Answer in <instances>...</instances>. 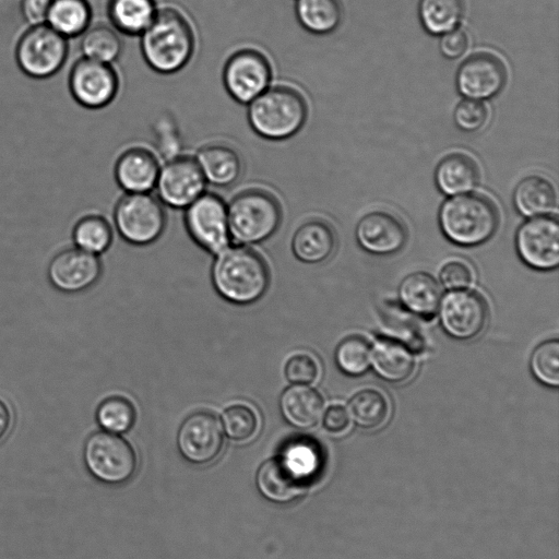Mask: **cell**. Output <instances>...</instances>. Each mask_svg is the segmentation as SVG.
<instances>
[{"instance_id": "3957f363", "label": "cell", "mask_w": 559, "mask_h": 559, "mask_svg": "<svg viewBox=\"0 0 559 559\" xmlns=\"http://www.w3.org/2000/svg\"><path fill=\"white\" fill-rule=\"evenodd\" d=\"M216 254L212 282L219 296L236 305H250L263 296L270 275L257 252L242 246H228Z\"/></svg>"}, {"instance_id": "2e32d148", "label": "cell", "mask_w": 559, "mask_h": 559, "mask_svg": "<svg viewBox=\"0 0 559 559\" xmlns=\"http://www.w3.org/2000/svg\"><path fill=\"white\" fill-rule=\"evenodd\" d=\"M438 310L445 333L462 341L477 336L488 317L484 298L474 292L463 289L448 293L441 299Z\"/></svg>"}, {"instance_id": "8fae6325", "label": "cell", "mask_w": 559, "mask_h": 559, "mask_svg": "<svg viewBox=\"0 0 559 559\" xmlns=\"http://www.w3.org/2000/svg\"><path fill=\"white\" fill-rule=\"evenodd\" d=\"M185 212L191 238L204 250L218 253L229 246L227 203L213 192H204Z\"/></svg>"}, {"instance_id": "836d02e7", "label": "cell", "mask_w": 559, "mask_h": 559, "mask_svg": "<svg viewBox=\"0 0 559 559\" xmlns=\"http://www.w3.org/2000/svg\"><path fill=\"white\" fill-rule=\"evenodd\" d=\"M348 412L358 426L371 429L385 421L389 404L385 396L378 390L365 389L352 397Z\"/></svg>"}, {"instance_id": "7bdbcfd3", "label": "cell", "mask_w": 559, "mask_h": 559, "mask_svg": "<svg viewBox=\"0 0 559 559\" xmlns=\"http://www.w3.org/2000/svg\"><path fill=\"white\" fill-rule=\"evenodd\" d=\"M52 0H21L20 9L24 20L33 25L46 23Z\"/></svg>"}, {"instance_id": "e575fe53", "label": "cell", "mask_w": 559, "mask_h": 559, "mask_svg": "<svg viewBox=\"0 0 559 559\" xmlns=\"http://www.w3.org/2000/svg\"><path fill=\"white\" fill-rule=\"evenodd\" d=\"M95 417L102 430L121 435L132 428L135 421V409L126 397L109 396L99 403Z\"/></svg>"}, {"instance_id": "484cf974", "label": "cell", "mask_w": 559, "mask_h": 559, "mask_svg": "<svg viewBox=\"0 0 559 559\" xmlns=\"http://www.w3.org/2000/svg\"><path fill=\"white\" fill-rule=\"evenodd\" d=\"M399 296L408 311L426 320L436 316L442 299L438 282L423 272L406 276L400 285Z\"/></svg>"}, {"instance_id": "4dcf8cb0", "label": "cell", "mask_w": 559, "mask_h": 559, "mask_svg": "<svg viewBox=\"0 0 559 559\" xmlns=\"http://www.w3.org/2000/svg\"><path fill=\"white\" fill-rule=\"evenodd\" d=\"M465 14V0H419L418 16L425 31L442 35L459 27Z\"/></svg>"}, {"instance_id": "e0dca14e", "label": "cell", "mask_w": 559, "mask_h": 559, "mask_svg": "<svg viewBox=\"0 0 559 559\" xmlns=\"http://www.w3.org/2000/svg\"><path fill=\"white\" fill-rule=\"evenodd\" d=\"M177 445L181 455L194 464L213 461L223 447V429L218 419L206 412L189 415L180 425Z\"/></svg>"}, {"instance_id": "ba28073f", "label": "cell", "mask_w": 559, "mask_h": 559, "mask_svg": "<svg viewBox=\"0 0 559 559\" xmlns=\"http://www.w3.org/2000/svg\"><path fill=\"white\" fill-rule=\"evenodd\" d=\"M164 204L151 192L126 193L115 206L114 222L128 242L145 246L154 242L166 224Z\"/></svg>"}, {"instance_id": "7a4b0ae2", "label": "cell", "mask_w": 559, "mask_h": 559, "mask_svg": "<svg viewBox=\"0 0 559 559\" xmlns=\"http://www.w3.org/2000/svg\"><path fill=\"white\" fill-rule=\"evenodd\" d=\"M308 112V103L301 91L287 83H272L248 104L247 117L259 136L283 141L302 129Z\"/></svg>"}, {"instance_id": "4316f807", "label": "cell", "mask_w": 559, "mask_h": 559, "mask_svg": "<svg viewBox=\"0 0 559 559\" xmlns=\"http://www.w3.org/2000/svg\"><path fill=\"white\" fill-rule=\"evenodd\" d=\"M513 203L524 216L549 214L557 203L556 190L548 179L537 175L527 176L515 186Z\"/></svg>"}, {"instance_id": "9c48e42d", "label": "cell", "mask_w": 559, "mask_h": 559, "mask_svg": "<svg viewBox=\"0 0 559 559\" xmlns=\"http://www.w3.org/2000/svg\"><path fill=\"white\" fill-rule=\"evenodd\" d=\"M68 51V38L44 23L31 26L21 36L15 48V59L26 75L46 79L62 68Z\"/></svg>"}, {"instance_id": "83f0119b", "label": "cell", "mask_w": 559, "mask_h": 559, "mask_svg": "<svg viewBox=\"0 0 559 559\" xmlns=\"http://www.w3.org/2000/svg\"><path fill=\"white\" fill-rule=\"evenodd\" d=\"M158 10L156 0H108L110 24L121 34L140 36Z\"/></svg>"}, {"instance_id": "277c9868", "label": "cell", "mask_w": 559, "mask_h": 559, "mask_svg": "<svg viewBox=\"0 0 559 559\" xmlns=\"http://www.w3.org/2000/svg\"><path fill=\"white\" fill-rule=\"evenodd\" d=\"M439 224L449 240L472 247L487 241L495 234L499 212L489 198L467 192L451 195L442 203Z\"/></svg>"}, {"instance_id": "d6a6232c", "label": "cell", "mask_w": 559, "mask_h": 559, "mask_svg": "<svg viewBox=\"0 0 559 559\" xmlns=\"http://www.w3.org/2000/svg\"><path fill=\"white\" fill-rule=\"evenodd\" d=\"M74 247L93 254L105 252L112 241V229L108 221L96 214L81 217L72 229Z\"/></svg>"}, {"instance_id": "5bb4252c", "label": "cell", "mask_w": 559, "mask_h": 559, "mask_svg": "<svg viewBox=\"0 0 559 559\" xmlns=\"http://www.w3.org/2000/svg\"><path fill=\"white\" fill-rule=\"evenodd\" d=\"M507 80L508 71L503 61L491 52L478 51L461 63L455 84L464 97L485 100L497 96Z\"/></svg>"}, {"instance_id": "f35d334b", "label": "cell", "mask_w": 559, "mask_h": 559, "mask_svg": "<svg viewBox=\"0 0 559 559\" xmlns=\"http://www.w3.org/2000/svg\"><path fill=\"white\" fill-rule=\"evenodd\" d=\"M488 108L481 100L462 99L453 111V120L457 129L474 133L479 131L488 121Z\"/></svg>"}, {"instance_id": "f546056e", "label": "cell", "mask_w": 559, "mask_h": 559, "mask_svg": "<svg viewBox=\"0 0 559 559\" xmlns=\"http://www.w3.org/2000/svg\"><path fill=\"white\" fill-rule=\"evenodd\" d=\"M92 8L87 0H52L46 24L66 38L83 34L90 26Z\"/></svg>"}, {"instance_id": "ab89813d", "label": "cell", "mask_w": 559, "mask_h": 559, "mask_svg": "<svg viewBox=\"0 0 559 559\" xmlns=\"http://www.w3.org/2000/svg\"><path fill=\"white\" fill-rule=\"evenodd\" d=\"M285 378L292 384H310L319 374L314 358L308 354H295L285 364Z\"/></svg>"}, {"instance_id": "5b68a950", "label": "cell", "mask_w": 559, "mask_h": 559, "mask_svg": "<svg viewBox=\"0 0 559 559\" xmlns=\"http://www.w3.org/2000/svg\"><path fill=\"white\" fill-rule=\"evenodd\" d=\"M282 214L281 202L270 190L246 188L227 203L230 238L242 245L264 241L278 228Z\"/></svg>"}, {"instance_id": "9a60e30c", "label": "cell", "mask_w": 559, "mask_h": 559, "mask_svg": "<svg viewBox=\"0 0 559 559\" xmlns=\"http://www.w3.org/2000/svg\"><path fill=\"white\" fill-rule=\"evenodd\" d=\"M102 263L98 255L76 247L57 252L47 266L50 285L63 294L87 290L99 280Z\"/></svg>"}, {"instance_id": "d6986e66", "label": "cell", "mask_w": 559, "mask_h": 559, "mask_svg": "<svg viewBox=\"0 0 559 559\" xmlns=\"http://www.w3.org/2000/svg\"><path fill=\"white\" fill-rule=\"evenodd\" d=\"M359 245L374 254H392L403 248L407 239L404 223L394 214L374 211L360 218L356 227Z\"/></svg>"}, {"instance_id": "30bf717a", "label": "cell", "mask_w": 559, "mask_h": 559, "mask_svg": "<svg viewBox=\"0 0 559 559\" xmlns=\"http://www.w3.org/2000/svg\"><path fill=\"white\" fill-rule=\"evenodd\" d=\"M206 185L195 157L180 153L160 165L154 189L163 204L186 209L206 191Z\"/></svg>"}, {"instance_id": "7402d4cb", "label": "cell", "mask_w": 559, "mask_h": 559, "mask_svg": "<svg viewBox=\"0 0 559 559\" xmlns=\"http://www.w3.org/2000/svg\"><path fill=\"white\" fill-rule=\"evenodd\" d=\"M280 412L285 421L298 429L316 426L324 413L322 395L306 384H292L281 394Z\"/></svg>"}, {"instance_id": "52a82bcc", "label": "cell", "mask_w": 559, "mask_h": 559, "mask_svg": "<svg viewBox=\"0 0 559 559\" xmlns=\"http://www.w3.org/2000/svg\"><path fill=\"white\" fill-rule=\"evenodd\" d=\"M222 79L228 95L235 102L248 105L272 84L273 67L261 49L242 47L226 59Z\"/></svg>"}, {"instance_id": "ac0fdd59", "label": "cell", "mask_w": 559, "mask_h": 559, "mask_svg": "<svg viewBox=\"0 0 559 559\" xmlns=\"http://www.w3.org/2000/svg\"><path fill=\"white\" fill-rule=\"evenodd\" d=\"M160 165L156 153L148 147L129 146L115 163L116 182L126 193L151 192L155 188Z\"/></svg>"}, {"instance_id": "8992f818", "label": "cell", "mask_w": 559, "mask_h": 559, "mask_svg": "<svg viewBox=\"0 0 559 559\" xmlns=\"http://www.w3.org/2000/svg\"><path fill=\"white\" fill-rule=\"evenodd\" d=\"M83 461L94 478L109 485L129 480L136 468L132 447L119 435L104 430L95 431L86 438Z\"/></svg>"}, {"instance_id": "8d00e7d4", "label": "cell", "mask_w": 559, "mask_h": 559, "mask_svg": "<svg viewBox=\"0 0 559 559\" xmlns=\"http://www.w3.org/2000/svg\"><path fill=\"white\" fill-rule=\"evenodd\" d=\"M534 377L549 386L559 385V342L549 340L539 344L531 357Z\"/></svg>"}, {"instance_id": "1f68e13d", "label": "cell", "mask_w": 559, "mask_h": 559, "mask_svg": "<svg viewBox=\"0 0 559 559\" xmlns=\"http://www.w3.org/2000/svg\"><path fill=\"white\" fill-rule=\"evenodd\" d=\"M123 40L111 24L88 26L83 33L81 50L85 58L112 64L121 55Z\"/></svg>"}, {"instance_id": "6da1fadb", "label": "cell", "mask_w": 559, "mask_h": 559, "mask_svg": "<svg viewBox=\"0 0 559 559\" xmlns=\"http://www.w3.org/2000/svg\"><path fill=\"white\" fill-rule=\"evenodd\" d=\"M140 48L152 70L174 74L182 70L195 52V29L189 16L179 8L160 7L140 35Z\"/></svg>"}, {"instance_id": "60d3db41", "label": "cell", "mask_w": 559, "mask_h": 559, "mask_svg": "<svg viewBox=\"0 0 559 559\" xmlns=\"http://www.w3.org/2000/svg\"><path fill=\"white\" fill-rule=\"evenodd\" d=\"M440 280L442 285L448 289H463L471 285L473 274L465 263L461 261H452L441 269Z\"/></svg>"}, {"instance_id": "603a6c76", "label": "cell", "mask_w": 559, "mask_h": 559, "mask_svg": "<svg viewBox=\"0 0 559 559\" xmlns=\"http://www.w3.org/2000/svg\"><path fill=\"white\" fill-rule=\"evenodd\" d=\"M370 364L383 380L393 383L409 379L415 370V356L404 343L390 338H378L371 348Z\"/></svg>"}, {"instance_id": "d590c367", "label": "cell", "mask_w": 559, "mask_h": 559, "mask_svg": "<svg viewBox=\"0 0 559 559\" xmlns=\"http://www.w3.org/2000/svg\"><path fill=\"white\" fill-rule=\"evenodd\" d=\"M371 348L368 342L357 335L344 338L335 350V361L346 374L360 376L370 366Z\"/></svg>"}, {"instance_id": "d4e9b609", "label": "cell", "mask_w": 559, "mask_h": 559, "mask_svg": "<svg viewBox=\"0 0 559 559\" xmlns=\"http://www.w3.org/2000/svg\"><path fill=\"white\" fill-rule=\"evenodd\" d=\"M480 179L477 163L467 154L451 153L444 156L435 170L437 188L445 195L471 192Z\"/></svg>"}, {"instance_id": "b9f144b4", "label": "cell", "mask_w": 559, "mask_h": 559, "mask_svg": "<svg viewBox=\"0 0 559 559\" xmlns=\"http://www.w3.org/2000/svg\"><path fill=\"white\" fill-rule=\"evenodd\" d=\"M468 47V36L462 28H454L441 35L439 49L447 59H457L463 56Z\"/></svg>"}, {"instance_id": "ffe728a7", "label": "cell", "mask_w": 559, "mask_h": 559, "mask_svg": "<svg viewBox=\"0 0 559 559\" xmlns=\"http://www.w3.org/2000/svg\"><path fill=\"white\" fill-rule=\"evenodd\" d=\"M255 483L264 498L276 503H287L302 492V474L285 457L265 461L258 469Z\"/></svg>"}, {"instance_id": "74e56055", "label": "cell", "mask_w": 559, "mask_h": 559, "mask_svg": "<svg viewBox=\"0 0 559 559\" xmlns=\"http://www.w3.org/2000/svg\"><path fill=\"white\" fill-rule=\"evenodd\" d=\"M222 429L235 441L251 438L258 428V417L254 411L245 404H234L227 407L221 417Z\"/></svg>"}, {"instance_id": "f6af8a7d", "label": "cell", "mask_w": 559, "mask_h": 559, "mask_svg": "<svg viewBox=\"0 0 559 559\" xmlns=\"http://www.w3.org/2000/svg\"><path fill=\"white\" fill-rule=\"evenodd\" d=\"M14 423L13 411L9 403L0 397V442L7 438Z\"/></svg>"}, {"instance_id": "cb8c5ba5", "label": "cell", "mask_w": 559, "mask_h": 559, "mask_svg": "<svg viewBox=\"0 0 559 559\" xmlns=\"http://www.w3.org/2000/svg\"><path fill=\"white\" fill-rule=\"evenodd\" d=\"M335 246L334 229L322 219H310L301 224L292 240L295 257L309 264L321 263L329 259Z\"/></svg>"}, {"instance_id": "f1b7e54d", "label": "cell", "mask_w": 559, "mask_h": 559, "mask_svg": "<svg viewBox=\"0 0 559 559\" xmlns=\"http://www.w3.org/2000/svg\"><path fill=\"white\" fill-rule=\"evenodd\" d=\"M295 13L307 32L325 35L341 25L344 7L342 0H296Z\"/></svg>"}, {"instance_id": "ee69618b", "label": "cell", "mask_w": 559, "mask_h": 559, "mask_svg": "<svg viewBox=\"0 0 559 559\" xmlns=\"http://www.w3.org/2000/svg\"><path fill=\"white\" fill-rule=\"evenodd\" d=\"M322 425L331 433H340L347 429L349 415L341 405L330 406L322 415Z\"/></svg>"}, {"instance_id": "44dd1931", "label": "cell", "mask_w": 559, "mask_h": 559, "mask_svg": "<svg viewBox=\"0 0 559 559\" xmlns=\"http://www.w3.org/2000/svg\"><path fill=\"white\" fill-rule=\"evenodd\" d=\"M194 157L206 183L215 187L234 185L242 173L239 153L226 143H206L197 151Z\"/></svg>"}, {"instance_id": "7c38bea8", "label": "cell", "mask_w": 559, "mask_h": 559, "mask_svg": "<svg viewBox=\"0 0 559 559\" xmlns=\"http://www.w3.org/2000/svg\"><path fill=\"white\" fill-rule=\"evenodd\" d=\"M119 86V75L112 64L83 57L71 68V95L85 108L100 109L108 106L116 98Z\"/></svg>"}, {"instance_id": "4fadbf2b", "label": "cell", "mask_w": 559, "mask_h": 559, "mask_svg": "<svg viewBox=\"0 0 559 559\" xmlns=\"http://www.w3.org/2000/svg\"><path fill=\"white\" fill-rule=\"evenodd\" d=\"M515 245L521 259L531 267L552 270L559 264V223L552 215L533 216L516 233Z\"/></svg>"}]
</instances>
